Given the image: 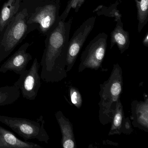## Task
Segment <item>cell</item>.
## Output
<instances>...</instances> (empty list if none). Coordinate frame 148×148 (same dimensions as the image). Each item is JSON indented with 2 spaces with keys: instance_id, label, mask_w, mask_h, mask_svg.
<instances>
[{
  "instance_id": "1",
  "label": "cell",
  "mask_w": 148,
  "mask_h": 148,
  "mask_svg": "<svg viewBox=\"0 0 148 148\" xmlns=\"http://www.w3.org/2000/svg\"><path fill=\"white\" fill-rule=\"evenodd\" d=\"M73 20V17L67 21L60 19L46 35L40 63V78L46 83H58L67 77L66 58Z\"/></svg>"
},
{
  "instance_id": "2",
  "label": "cell",
  "mask_w": 148,
  "mask_h": 148,
  "mask_svg": "<svg viewBox=\"0 0 148 148\" xmlns=\"http://www.w3.org/2000/svg\"><path fill=\"white\" fill-rule=\"evenodd\" d=\"M123 86V71L118 63L113 65L108 79L99 85V119L103 125L111 123Z\"/></svg>"
},
{
  "instance_id": "3",
  "label": "cell",
  "mask_w": 148,
  "mask_h": 148,
  "mask_svg": "<svg viewBox=\"0 0 148 148\" xmlns=\"http://www.w3.org/2000/svg\"><path fill=\"white\" fill-rule=\"evenodd\" d=\"M29 16L27 8L19 11L0 35V63L11 54L28 34Z\"/></svg>"
},
{
  "instance_id": "4",
  "label": "cell",
  "mask_w": 148,
  "mask_h": 148,
  "mask_svg": "<svg viewBox=\"0 0 148 148\" xmlns=\"http://www.w3.org/2000/svg\"><path fill=\"white\" fill-rule=\"evenodd\" d=\"M0 122L11 128L26 141L36 139L47 144L49 142L50 137L44 127L45 122L43 116L34 120L0 115Z\"/></svg>"
},
{
  "instance_id": "5",
  "label": "cell",
  "mask_w": 148,
  "mask_h": 148,
  "mask_svg": "<svg viewBox=\"0 0 148 148\" xmlns=\"http://www.w3.org/2000/svg\"><path fill=\"white\" fill-rule=\"evenodd\" d=\"M60 0H45L33 13L29 14L28 25L38 24L40 32L43 35H47L60 20Z\"/></svg>"
},
{
  "instance_id": "6",
  "label": "cell",
  "mask_w": 148,
  "mask_h": 148,
  "mask_svg": "<svg viewBox=\"0 0 148 148\" xmlns=\"http://www.w3.org/2000/svg\"><path fill=\"white\" fill-rule=\"evenodd\" d=\"M107 34L101 33L91 40L81 53L78 72L86 69L97 71L102 67L107 49Z\"/></svg>"
},
{
  "instance_id": "7",
  "label": "cell",
  "mask_w": 148,
  "mask_h": 148,
  "mask_svg": "<svg viewBox=\"0 0 148 148\" xmlns=\"http://www.w3.org/2000/svg\"><path fill=\"white\" fill-rule=\"evenodd\" d=\"M96 20L95 16L88 18L75 31L69 40L66 58V72H69L72 69L87 37L94 27Z\"/></svg>"
},
{
  "instance_id": "8",
  "label": "cell",
  "mask_w": 148,
  "mask_h": 148,
  "mask_svg": "<svg viewBox=\"0 0 148 148\" xmlns=\"http://www.w3.org/2000/svg\"><path fill=\"white\" fill-rule=\"evenodd\" d=\"M40 67V63L35 58L30 69L20 75L18 79L14 84L19 88L22 97L27 100L35 99L41 86V78L39 73Z\"/></svg>"
},
{
  "instance_id": "9",
  "label": "cell",
  "mask_w": 148,
  "mask_h": 148,
  "mask_svg": "<svg viewBox=\"0 0 148 148\" xmlns=\"http://www.w3.org/2000/svg\"><path fill=\"white\" fill-rule=\"evenodd\" d=\"M30 46L27 42L22 45L0 67V73L11 71L20 75L26 71L28 63L32 59V55L27 52Z\"/></svg>"
},
{
  "instance_id": "10",
  "label": "cell",
  "mask_w": 148,
  "mask_h": 148,
  "mask_svg": "<svg viewBox=\"0 0 148 148\" xmlns=\"http://www.w3.org/2000/svg\"><path fill=\"white\" fill-rule=\"evenodd\" d=\"M143 101L133 100L131 103L132 125L145 132H148V97L143 94Z\"/></svg>"
},
{
  "instance_id": "11",
  "label": "cell",
  "mask_w": 148,
  "mask_h": 148,
  "mask_svg": "<svg viewBox=\"0 0 148 148\" xmlns=\"http://www.w3.org/2000/svg\"><path fill=\"white\" fill-rule=\"evenodd\" d=\"M116 24L115 28L112 32L110 35V48L116 45L120 53L122 54L128 50L130 47V34L123 28V24L121 20V15L119 14L115 17Z\"/></svg>"
},
{
  "instance_id": "12",
  "label": "cell",
  "mask_w": 148,
  "mask_h": 148,
  "mask_svg": "<svg viewBox=\"0 0 148 148\" xmlns=\"http://www.w3.org/2000/svg\"><path fill=\"white\" fill-rule=\"evenodd\" d=\"M55 116L62 135L61 146L64 148H76L77 146L72 123L61 111H58Z\"/></svg>"
},
{
  "instance_id": "13",
  "label": "cell",
  "mask_w": 148,
  "mask_h": 148,
  "mask_svg": "<svg viewBox=\"0 0 148 148\" xmlns=\"http://www.w3.org/2000/svg\"><path fill=\"white\" fill-rule=\"evenodd\" d=\"M38 144L24 141L13 133L0 126V148H42Z\"/></svg>"
},
{
  "instance_id": "14",
  "label": "cell",
  "mask_w": 148,
  "mask_h": 148,
  "mask_svg": "<svg viewBox=\"0 0 148 148\" xmlns=\"http://www.w3.org/2000/svg\"><path fill=\"white\" fill-rule=\"evenodd\" d=\"M23 0H7L0 10V35L19 11Z\"/></svg>"
},
{
  "instance_id": "15",
  "label": "cell",
  "mask_w": 148,
  "mask_h": 148,
  "mask_svg": "<svg viewBox=\"0 0 148 148\" xmlns=\"http://www.w3.org/2000/svg\"><path fill=\"white\" fill-rule=\"evenodd\" d=\"M125 118L123 107L120 99L117 103L112 115V119L111 122V125L108 136L120 135L122 134V124Z\"/></svg>"
},
{
  "instance_id": "16",
  "label": "cell",
  "mask_w": 148,
  "mask_h": 148,
  "mask_svg": "<svg viewBox=\"0 0 148 148\" xmlns=\"http://www.w3.org/2000/svg\"><path fill=\"white\" fill-rule=\"evenodd\" d=\"M20 90L14 86H5L0 87V106L15 103L20 97Z\"/></svg>"
},
{
  "instance_id": "17",
  "label": "cell",
  "mask_w": 148,
  "mask_h": 148,
  "mask_svg": "<svg viewBox=\"0 0 148 148\" xmlns=\"http://www.w3.org/2000/svg\"><path fill=\"white\" fill-rule=\"evenodd\" d=\"M138 21L137 30L140 33L148 21V0H135Z\"/></svg>"
},
{
  "instance_id": "18",
  "label": "cell",
  "mask_w": 148,
  "mask_h": 148,
  "mask_svg": "<svg viewBox=\"0 0 148 148\" xmlns=\"http://www.w3.org/2000/svg\"><path fill=\"white\" fill-rule=\"evenodd\" d=\"M85 1V0H70L64 11L60 15V19L66 20L71 9H74L75 12H78Z\"/></svg>"
},
{
  "instance_id": "19",
  "label": "cell",
  "mask_w": 148,
  "mask_h": 148,
  "mask_svg": "<svg viewBox=\"0 0 148 148\" xmlns=\"http://www.w3.org/2000/svg\"><path fill=\"white\" fill-rule=\"evenodd\" d=\"M70 96L72 103L78 109H80L83 104V98L78 89L74 86L70 87Z\"/></svg>"
},
{
  "instance_id": "20",
  "label": "cell",
  "mask_w": 148,
  "mask_h": 148,
  "mask_svg": "<svg viewBox=\"0 0 148 148\" xmlns=\"http://www.w3.org/2000/svg\"><path fill=\"white\" fill-rule=\"evenodd\" d=\"M131 120L130 118H125L122 126V133L125 135H130L133 132Z\"/></svg>"
},
{
  "instance_id": "21",
  "label": "cell",
  "mask_w": 148,
  "mask_h": 148,
  "mask_svg": "<svg viewBox=\"0 0 148 148\" xmlns=\"http://www.w3.org/2000/svg\"><path fill=\"white\" fill-rule=\"evenodd\" d=\"M143 44L144 46L148 47V32L146 33L143 40Z\"/></svg>"
},
{
  "instance_id": "22",
  "label": "cell",
  "mask_w": 148,
  "mask_h": 148,
  "mask_svg": "<svg viewBox=\"0 0 148 148\" xmlns=\"http://www.w3.org/2000/svg\"><path fill=\"white\" fill-rule=\"evenodd\" d=\"M1 0H0V2H1Z\"/></svg>"
}]
</instances>
